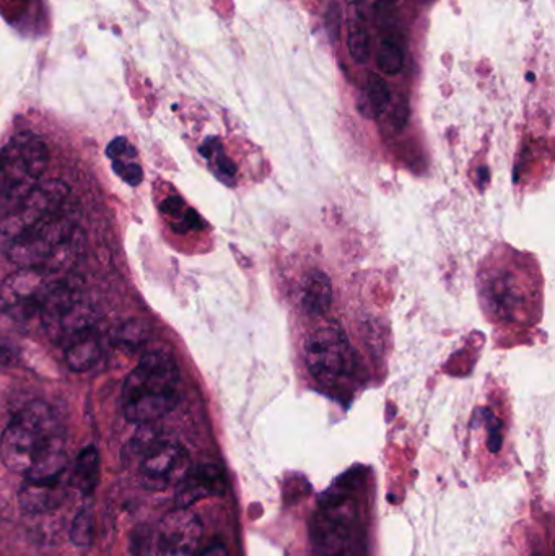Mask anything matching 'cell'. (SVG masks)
Listing matches in <instances>:
<instances>
[{
    "instance_id": "obj_1",
    "label": "cell",
    "mask_w": 555,
    "mask_h": 556,
    "mask_svg": "<svg viewBox=\"0 0 555 556\" xmlns=\"http://www.w3.org/2000/svg\"><path fill=\"white\" fill-rule=\"evenodd\" d=\"M0 459L28 480L62 477L67 467L66 428L53 407L31 402L0 436Z\"/></svg>"
},
{
    "instance_id": "obj_2",
    "label": "cell",
    "mask_w": 555,
    "mask_h": 556,
    "mask_svg": "<svg viewBox=\"0 0 555 556\" xmlns=\"http://www.w3.org/2000/svg\"><path fill=\"white\" fill-rule=\"evenodd\" d=\"M180 379L175 358L163 352L147 353L124 381V417L139 425L165 417L178 404Z\"/></svg>"
},
{
    "instance_id": "obj_3",
    "label": "cell",
    "mask_w": 555,
    "mask_h": 556,
    "mask_svg": "<svg viewBox=\"0 0 555 556\" xmlns=\"http://www.w3.org/2000/svg\"><path fill=\"white\" fill-rule=\"evenodd\" d=\"M85 249V233L69 207L28 230L5 249L18 267L61 272L79 261Z\"/></svg>"
},
{
    "instance_id": "obj_4",
    "label": "cell",
    "mask_w": 555,
    "mask_h": 556,
    "mask_svg": "<svg viewBox=\"0 0 555 556\" xmlns=\"http://www.w3.org/2000/svg\"><path fill=\"white\" fill-rule=\"evenodd\" d=\"M48 147L38 135L22 132L0 152V217L40 183L48 168Z\"/></svg>"
},
{
    "instance_id": "obj_5",
    "label": "cell",
    "mask_w": 555,
    "mask_h": 556,
    "mask_svg": "<svg viewBox=\"0 0 555 556\" xmlns=\"http://www.w3.org/2000/svg\"><path fill=\"white\" fill-rule=\"evenodd\" d=\"M69 186L59 179H48L36 184L14 209L0 217V252L40 225L69 207Z\"/></svg>"
},
{
    "instance_id": "obj_6",
    "label": "cell",
    "mask_w": 555,
    "mask_h": 556,
    "mask_svg": "<svg viewBox=\"0 0 555 556\" xmlns=\"http://www.w3.org/2000/svg\"><path fill=\"white\" fill-rule=\"evenodd\" d=\"M40 321L46 334L64 345L75 335L97 329L98 308L87 293L62 282L44 305Z\"/></svg>"
},
{
    "instance_id": "obj_7",
    "label": "cell",
    "mask_w": 555,
    "mask_h": 556,
    "mask_svg": "<svg viewBox=\"0 0 555 556\" xmlns=\"http://www.w3.org/2000/svg\"><path fill=\"white\" fill-rule=\"evenodd\" d=\"M61 283V278L48 270L18 267L0 283V313L15 321L40 318L44 305Z\"/></svg>"
},
{
    "instance_id": "obj_8",
    "label": "cell",
    "mask_w": 555,
    "mask_h": 556,
    "mask_svg": "<svg viewBox=\"0 0 555 556\" xmlns=\"http://www.w3.org/2000/svg\"><path fill=\"white\" fill-rule=\"evenodd\" d=\"M306 366L311 376L331 386L346 373L350 360L349 340L336 322H328L311 332L305 344Z\"/></svg>"
},
{
    "instance_id": "obj_9",
    "label": "cell",
    "mask_w": 555,
    "mask_h": 556,
    "mask_svg": "<svg viewBox=\"0 0 555 556\" xmlns=\"http://www.w3.org/2000/svg\"><path fill=\"white\" fill-rule=\"evenodd\" d=\"M189 467L191 462L188 451L173 441L150 439L149 444L140 451V483L150 491L176 487Z\"/></svg>"
},
{
    "instance_id": "obj_10",
    "label": "cell",
    "mask_w": 555,
    "mask_h": 556,
    "mask_svg": "<svg viewBox=\"0 0 555 556\" xmlns=\"http://www.w3.org/2000/svg\"><path fill=\"white\" fill-rule=\"evenodd\" d=\"M316 556H352L354 513L346 501L333 500L320 508L311 524Z\"/></svg>"
},
{
    "instance_id": "obj_11",
    "label": "cell",
    "mask_w": 555,
    "mask_h": 556,
    "mask_svg": "<svg viewBox=\"0 0 555 556\" xmlns=\"http://www.w3.org/2000/svg\"><path fill=\"white\" fill-rule=\"evenodd\" d=\"M201 519L189 508H176L158 527L157 555L197 556L201 545Z\"/></svg>"
},
{
    "instance_id": "obj_12",
    "label": "cell",
    "mask_w": 555,
    "mask_h": 556,
    "mask_svg": "<svg viewBox=\"0 0 555 556\" xmlns=\"http://www.w3.org/2000/svg\"><path fill=\"white\" fill-rule=\"evenodd\" d=\"M225 488V477L217 465L202 464L189 467L181 482L176 485V508H191L197 501L223 495Z\"/></svg>"
},
{
    "instance_id": "obj_13",
    "label": "cell",
    "mask_w": 555,
    "mask_h": 556,
    "mask_svg": "<svg viewBox=\"0 0 555 556\" xmlns=\"http://www.w3.org/2000/svg\"><path fill=\"white\" fill-rule=\"evenodd\" d=\"M67 488L64 475L57 478H44V480H28L25 478L22 487L18 490V503L23 511L28 514L51 513L54 509L61 508L67 498Z\"/></svg>"
},
{
    "instance_id": "obj_14",
    "label": "cell",
    "mask_w": 555,
    "mask_h": 556,
    "mask_svg": "<svg viewBox=\"0 0 555 556\" xmlns=\"http://www.w3.org/2000/svg\"><path fill=\"white\" fill-rule=\"evenodd\" d=\"M67 365L74 371H90L103 360V345L97 329L75 335L74 339L62 345Z\"/></svg>"
},
{
    "instance_id": "obj_15",
    "label": "cell",
    "mask_w": 555,
    "mask_h": 556,
    "mask_svg": "<svg viewBox=\"0 0 555 556\" xmlns=\"http://www.w3.org/2000/svg\"><path fill=\"white\" fill-rule=\"evenodd\" d=\"M302 300L305 313L315 318H320L328 313L333 305V283L324 272H311L306 275L302 283Z\"/></svg>"
},
{
    "instance_id": "obj_16",
    "label": "cell",
    "mask_w": 555,
    "mask_h": 556,
    "mask_svg": "<svg viewBox=\"0 0 555 556\" xmlns=\"http://www.w3.org/2000/svg\"><path fill=\"white\" fill-rule=\"evenodd\" d=\"M100 482V454L95 446H88L80 452L70 474L69 485L82 495L90 496Z\"/></svg>"
},
{
    "instance_id": "obj_17",
    "label": "cell",
    "mask_w": 555,
    "mask_h": 556,
    "mask_svg": "<svg viewBox=\"0 0 555 556\" xmlns=\"http://www.w3.org/2000/svg\"><path fill=\"white\" fill-rule=\"evenodd\" d=\"M347 46L349 53L357 64H367L370 59V35L359 20H352L347 28Z\"/></svg>"
},
{
    "instance_id": "obj_18",
    "label": "cell",
    "mask_w": 555,
    "mask_h": 556,
    "mask_svg": "<svg viewBox=\"0 0 555 556\" xmlns=\"http://www.w3.org/2000/svg\"><path fill=\"white\" fill-rule=\"evenodd\" d=\"M367 101L372 111L370 118H378L388 108L391 93H389L388 83L380 75L372 74L368 77Z\"/></svg>"
},
{
    "instance_id": "obj_19",
    "label": "cell",
    "mask_w": 555,
    "mask_h": 556,
    "mask_svg": "<svg viewBox=\"0 0 555 556\" xmlns=\"http://www.w3.org/2000/svg\"><path fill=\"white\" fill-rule=\"evenodd\" d=\"M376 62L386 75H396L403 70L404 54L403 49L391 40H385L381 43L378 54H376Z\"/></svg>"
},
{
    "instance_id": "obj_20",
    "label": "cell",
    "mask_w": 555,
    "mask_h": 556,
    "mask_svg": "<svg viewBox=\"0 0 555 556\" xmlns=\"http://www.w3.org/2000/svg\"><path fill=\"white\" fill-rule=\"evenodd\" d=\"M70 539L77 547H90L93 540V517L88 509H82L75 516L72 529H70Z\"/></svg>"
},
{
    "instance_id": "obj_21",
    "label": "cell",
    "mask_w": 555,
    "mask_h": 556,
    "mask_svg": "<svg viewBox=\"0 0 555 556\" xmlns=\"http://www.w3.org/2000/svg\"><path fill=\"white\" fill-rule=\"evenodd\" d=\"M144 335V327L140 326L139 322H127L119 329L116 342L119 347L134 352L142 345L140 342H144Z\"/></svg>"
},
{
    "instance_id": "obj_22",
    "label": "cell",
    "mask_w": 555,
    "mask_h": 556,
    "mask_svg": "<svg viewBox=\"0 0 555 556\" xmlns=\"http://www.w3.org/2000/svg\"><path fill=\"white\" fill-rule=\"evenodd\" d=\"M113 168L118 173V176H121L131 186H139L142 183V179H144L142 168H140L139 163L134 161V158L113 161Z\"/></svg>"
},
{
    "instance_id": "obj_23",
    "label": "cell",
    "mask_w": 555,
    "mask_h": 556,
    "mask_svg": "<svg viewBox=\"0 0 555 556\" xmlns=\"http://www.w3.org/2000/svg\"><path fill=\"white\" fill-rule=\"evenodd\" d=\"M106 153H108V157L113 161L136 157V150H134V147H132L124 137L114 139L113 142L108 145V148H106Z\"/></svg>"
},
{
    "instance_id": "obj_24",
    "label": "cell",
    "mask_w": 555,
    "mask_h": 556,
    "mask_svg": "<svg viewBox=\"0 0 555 556\" xmlns=\"http://www.w3.org/2000/svg\"><path fill=\"white\" fill-rule=\"evenodd\" d=\"M326 23H328L329 36L331 40L337 41L339 38V30H341V9L336 2L329 7L328 14H326Z\"/></svg>"
},
{
    "instance_id": "obj_25",
    "label": "cell",
    "mask_w": 555,
    "mask_h": 556,
    "mask_svg": "<svg viewBox=\"0 0 555 556\" xmlns=\"http://www.w3.org/2000/svg\"><path fill=\"white\" fill-rule=\"evenodd\" d=\"M407 118H409V106L407 101L403 100L396 105L393 111V124L396 129H403L406 126Z\"/></svg>"
},
{
    "instance_id": "obj_26",
    "label": "cell",
    "mask_w": 555,
    "mask_h": 556,
    "mask_svg": "<svg viewBox=\"0 0 555 556\" xmlns=\"http://www.w3.org/2000/svg\"><path fill=\"white\" fill-rule=\"evenodd\" d=\"M201 556H228V552L222 543H214L212 547L207 548L206 552H202Z\"/></svg>"
},
{
    "instance_id": "obj_27",
    "label": "cell",
    "mask_w": 555,
    "mask_h": 556,
    "mask_svg": "<svg viewBox=\"0 0 555 556\" xmlns=\"http://www.w3.org/2000/svg\"><path fill=\"white\" fill-rule=\"evenodd\" d=\"M528 80H531V82H533V80H534V75H533V74H528Z\"/></svg>"
},
{
    "instance_id": "obj_28",
    "label": "cell",
    "mask_w": 555,
    "mask_h": 556,
    "mask_svg": "<svg viewBox=\"0 0 555 556\" xmlns=\"http://www.w3.org/2000/svg\"><path fill=\"white\" fill-rule=\"evenodd\" d=\"M385 2H389V4H394V2H398V0H385Z\"/></svg>"
},
{
    "instance_id": "obj_29",
    "label": "cell",
    "mask_w": 555,
    "mask_h": 556,
    "mask_svg": "<svg viewBox=\"0 0 555 556\" xmlns=\"http://www.w3.org/2000/svg\"><path fill=\"white\" fill-rule=\"evenodd\" d=\"M533 556H542V555H538V553H536V555H533Z\"/></svg>"
}]
</instances>
